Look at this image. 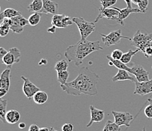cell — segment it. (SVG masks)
<instances>
[{
  "instance_id": "ba28073f",
  "label": "cell",
  "mask_w": 152,
  "mask_h": 131,
  "mask_svg": "<svg viewBox=\"0 0 152 131\" xmlns=\"http://www.w3.org/2000/svg\"><path fill=\"white\" fill-rule=\"evenodd\" d=\"M119 8L117 7H110L107 9H99V13L96 19L95 20V23H97L99 20L103 18H107L108 20H117L119 16Z\"/></svg>"
},
{
  "instance_id": "1f68e13d",
  "label": "cell",
  "mask_w": 152,
  "mask_h": 131,
  "mask_svg": "<svg viewBox=\"0 0 152 131\" xmlns=\"http://www.w3.org/2000/svg\"><path fill=\"white\" fill-rule=\"evenodd\" d=\"M123 55H124V52H122L120 49H114L113 52H111V58L116 60H121V58H122Z\"/></svg>"
},
{
  "instance_id": "8d00e7d4",
  "label": "cell",
  "mask_w": 152,
  "mask_h": 131,
  "mask_svg": "<svg viewBox=\"0 0 152 131\" xmlns=\"http://www.w3.org/2000/svg\"><path fill=\"white\" fill-rule=\"evenodd\" d=\"M8 52H9V51L5 50L3 47L0 48V57H1V61H2V59L4 58V56H5V55L8 53Z\"/></svg>"
},
{
  "instance_id": "f35d334b",
  "label": "cell",
  "mask_w": 152,
  "mask_h": 131,
  "mask_svg": "<svg viewBox=\"0 0 152 131\" xmlns=\"http://www.w3.org/2000/svg\"><path fill=\"white\" fill-rule=\"evenodd\" d=\"M56 28H57V27H55V26L52 25V27L47 29V31H48L49 33H51V34H55V30H56Z\"/></svg>"
},
{
  "instance_id": "e0dca14e",
  "label": "cell",
  "mask_w": 152,
  "mask_h": 131,
  "mask_svg": "<svg viewBox=\"0 0 152 131\" xmlns=\"http://www.w3.org/2000/svg\"><path fill=\"white\" fill-rule=\"evenodd\" d=\"M129 71H126V70H122V69H119L118 72L117 73L115 76L112 78V81L113 82H117V81H130L132 82H137L136 78H134L133 77L130 76L129 74Z\"/></svg>"
},
{
  "instance_id": "cb8c5ba5",
  "label": "cell",
  "mask_w": 152,
  "mask_h": 131,
  "mask_svg": "<svg viewBox=\"0 0 152 131\" xmlns=\"http://www.w3.org/2000/svg\"><path fill=\"white\" fill-rule=\"evenodd\" d=\"M139 51L140 50H139V49H137L135 51L131 50L130 49V50H129L127 52H126V53H124L121 61L126 64H129V63L131 61V60H132V58L134 56H135V55L137 54V52H139Z\"/></svg>"
},
{
  "instance_id": "ffe728a7",
  "label": "cell",
  "mask_w": 152,
  "mask_h": 131,
  "mask_svg": "<svg viewBox=\"0 0 152 131\" xmlns=\"http://www.w3.org/2000/svg\"><path fill=\"white\" fill-rule=\"evenodd\" d=\"M20 15H21V13L18 11L12 9V8H8V9H5L2 12H1L0 19L2 20L4 18H13Z\"/></svg>"
},
{
  "instance_id": "f6af8a7d",
  "label": "cell",
  "mask_w": 152,
  "mask_h": 131,
  "mask_svg": "<svg viewBox=\"0 0 152 131\" xmlns=\"http://www.w3.org/2000/svg\"><path fill=\"white\" fill-rule=\"evenodd\" d=\"M148 102L150 104H152V99H148Z\"/></svg>"
},
{
  "instance_id": "e575fe53",
  "label": "cell",
  "mask_w": 152,
  "mask_h": 131,
  "mask_svg": "<svg viewBox=\"0 0 152 131\" xmlns=\"http://www.w3.org/2000/svg\"><path fill=\"white\" fill-rule=\"evenodd\" d=\"M143 54L145 55V56L146 58H149L151 57V56H152V46L147 48V49L145 50Z\"/></svg>"
},
{
  "instance_id": "836d02e7",
  "label": "cell",
  "mask_w": 152,
  "mask_h": 131,
  "mask_svg": "<svg viewBox=\"0 0 152 131\" xmlns=\"http://www.w3.org/2000/svg\"><path fill=\"white\" fill-rule=\"evenodd\" d=\"M62 131H74V125L70 123H67L62 126L61 127Z\"/></svg>"
},
{
  "instance_id": "5b68a950",
  "label": "cell",
  "mask_w": 152,
  "mask_h": 131,
  "mask_svg": "<svg viewBox=\"0 0 152 131\" xmlns=\"http://www.w3.org/2000/svg\"><path fill=\"white\" fill-rule=\"evenodd\" d=\"M101 36L102 37V41H103V42L106 46H111L113 45L120 43V42H121L122 39H127L129 40H132V39L129 38V37H124L122 35V31H121V29L112 31V32H110L107 35L101 34Z\"/></svg>"
},
{
  "instance_id": "9a60e30c",
  "label": "cell",
  "mask_w": 152,
  "mask_h": 131,
  "mask_svg": "<svg viewBox=\"0 0 152 131\" xmlns=\"http://www.w3.org/2000/svg\"><path fill=\"white\" fill-rule=\"evenodd\" d=\"M132 13H142V12L139 9L129 8L128 6L125 9H119V16L117 20V23L120 24L121 25L124 26V20L129 17V15Z\"/></svg>"
},
{
  "instance_id": "277c9868",
  "label": "cell",
  "mask_w": 152,
  "mask_h": 131,
  "mask_svg": "<svg viewBox=\"0 0 152 131\" xmlns=\"http://www.w3.org/2000/svg\"><path fill=\"white\" fill-rule=\"evenodd\" d=\"M73 21L77 24L81 36V40H86L92 33L95 30V22L86 20L83 18H73Z\"/></svg>"
},
{
  "instance_id": "8fae6325",
  "label": "cell",
  "mask_w": 152,
  "mask_h": 131,
  "mask_svg": "<svg viewBox=\"0 0 152 131\" xmlns=\"http://www.w3.org/2000/svg\"><path fill=\"white\" fill-rule=\"evenodd\" d=\"M11 20H12L10 26L11 30H12L15 34H20L23 32V27L29 24V20L23 17L22 15L11 18Z\"/></svg>"
},
{
  "instance_id": "2e32d148",
  "label": "cell",
  "mask_w": 152,
  "mask_h": 131,
  "mask_svg": "<svg viewBox=\"0 0 152 131\" xmlns=\"http://www.w3.org/2000/svg\"><path fill=\"white\" fill-rule=\"evenodd\" d=\"M43 1V7H42L41 13L52 14L56 15L58 12V4L52 0H42Z\"/></svg>"
},
{
  "instance_id": "ac0fdd59",
  "label": "cell",
  "mask_w": 152,
  "mask_h": 131,
  "mask_svg": "<svg viewBox=\"0 0 152 131\" xmlns=\"http://www.w3.org/2000/svg\"><path fill=\"white\" fill-rule=\"evenodd\" d=\"M10 79H11V69L8 67L1 74L0 78V88L9 90L10 88Z\"/></svg>"
},
{
  "instance_id": "5bb4252c",
  "label": "cell",
  "mask_w": 152,
  "mask_h": 131,
  "mask_svg": "<svg viewBox=\"0 0 152 131\" xmlns=\"http://www.w3.org/2000/svg\"><path fill=\"white\" fill-rule=\"evenodd\" d=\"M90 108V113H91V119L89 124L86 125V127H89L91 125L93 124L94 122L99 123L102 121L104 118V111L102 110L99 109L97 108H95V106L90 105L89 106Z\"/></svg>"
},
{
  "instance_id": "4dcf8cb0",
  "label": "cell",
  "mask_w": 152,
  "mask_h": 131,
  "mask_svg": "<svg viewBox=\"0 0 152 131\" xmlns=\"http://www.w3.org/2000/svg\"><path fill=\"white\" fill-rule=\"evenodd\" d=\"M149 0H139L138 1V6L139 9L142 12V13H145L148 10V6Z\"/></svg>"
},
{
  "instance_id": "3957f363",
  "label": "cell",
  "mask_w": 152,
  "mask_h": 131,
  "mask_svg": "<svg viewBox=\"0 0 152 131\" xmlns=\"http://www.w3.org/2000/svg\"><path fill=\"white\" fill-rule=\"evenodd\" d=\"M132 45L144 53L147 48L152 46V34H142L138 30L132 39Z\"/></svg>"
},
{
  "instance_id": "d4e9b609",
  "label": "cell",
  "mask_w": 152,
  "mask_h": 131,
  "mask_svg": "<svg viewBox=\"0 0 152 131\" xmlns=\"http://www.w3.org/2000/svg\"><path fill=\"white\" fill-rule=\"evenodd\" d=\"M7 103H8V101L6 99L0 100V119L2 120L3 123H7L6 119H5V115L7 113Z\"/></svg>"
},
{
  "instance_id": "ee69618b",
  "label": "cell",
  "mask_w": 152,
  "mask_h": 131,
  "mask_svg": "<svg viewBox=\"0 0 152 131\" xmlns=\"http://www.w3.org/2000/svg\"><path fill=\"white\" fill-rule=\"evenodd\" d=\"M138 1H139V0H132V2L133 4H136V5H137Z\"/></svg>"
},
{
  "instance_id": "44dd1931",
  "label": "cell",
  "mask_w": 152,
  "mask_h": 131,
  "mask_svg": "<svg viewBox=\"0 0 152 131\" xmlns=\"http://www.w3.org/2000/svg\"><path fill=\"white\" fill-rule=\"evenodd\" d=\"M33 99H34V102L37 103V104L42 105L45 104V103L48 101L49 96H48V94H47L45 92H44V91L39 90L34 95Z\"/></svg>"
},
{
  "instance_id": "52a82bcc",
  "label": "cell",
  "mask_w": 152,
  "mask_h": 131,
  "mask_svg": "<svg viewBox=\"0 0 152 131\" xmlns=\"http://www.w3.org/2000/svg\"><path fill=\"white\" fill-rule=\"evenodd\" d=\"M114 115V122L120 127L126 126V127H130V124L134 119L132 114L129 112H118V111H111Z\"/></svg>"
},
{
  "instance_id": "7a4b0ae2",
  "label": "cell",
  "mask_w": 152,
  "mask_h": 131,
  "mask_svg": "<svg viewBox=\"0 0 152 131\" xmlns=\"http://www.w3.org/2000/svg\"><path fill=\"white\" fill-rule=\"evenodd\" d=\"M103 48L100 45L99 41L81 40L79 41L75 45H70L64 52V56L67 61L73 62L76 66H80L83 62L86 57L91 53L96 51L102 50Z\"/></svg>"
},
{
  "instance_id": "4316f807",
  "label": "cell",
  "mask_w": 152,
  "mask_h": 131,
  "mask_svg": "<svg viewBox=\"0 0 152 131\" xmlns=\"http://www.w3.org/2000/svg\"><path fill=\"white\" fill-rule=\"evenodd\" d=\"M41 20V15L39 12H34L29 17V24L30 26H37Z\"/></svg>"
},
{
  "instance_id": "d6986e66",
  "label": "cell",
  "mask_w": 152,
  "mask_h": 131,
  "mask_svg": "<svg viewBox=\"0 0 152 131\" xmlns=\"http://www.w3.org/2000/svg\"><path fill=\"white\" fill-rule=\"evenodd\" d=\"M5 119H6L7 123H9L10 124H15L20 121V114L17 110L12 109L10 111H7Z\"/></svg>"
},
{
  "instance_id": "7dc6e473",
  "label": "cell",
  "mask_w": 152,
  "mask_h": 131,
  "mask_svg": "<svg viewBox=\"0 0 152 131\" xmlns=\"http://www.w3.org/2000/svg\"><path fill=\"white\" fill-rule=\"evenodd\" d=\"M7 1H9V2H11V1H12V0H7Z\"/></svg>"
},
{
  "instance_id": "60d3db41",
  "label": "cell",
  "mask_w": 152,
  "mask_h": 131,
  "mask_svg": "<svg viewBox=\"0 0 152 131\" xmlns=\"http://www.w3.org/2000/svg\"><path fill=\"white\" fill-rule=\"evenodd\" d=\"M25 127H26L25 123L21 122V123H20V124H19V128H20V129H24Z\"/></svg>"
},
{
  "instance_id": "74e56055",
  "label": "cell",
  "mask_w": 152,
  "mask_h": 131,
  "mask_svg": "<svg viewBox=\"0 0 152 131\" xmlns=\"http://www.w3.org/2000/svg\"><path fill=\"white\" fill-rule=\"evenodd\" d=\"M7 92H8V90H7V89L0 88V97H4V96L7 94Z\"/></svg>"
},
{
  "instance_id": "484cf974",
  "label": "cell",
  "mask_w": 152,
  "mask_h": 131,
  "mask_svg": "<svg viewBox=\"0 0 152 131\" xmlns=\"http://www.w3.org/2000/svg\"><path fill=\"white\" fill-rule=\"evenodd\" d=\"M102 131H121V127L117 125L115 122L107 121Z\"/></svg>"
},
{
  "instance_id": "f546056e",
  "label": "cell",
  "mask_w": 152,
  "mask_h": 131,
  "mask_svg": "<svg viewBox=\"0 0 152 131\" xmlns=\"http://www.w3.org/2000/svg\"><path fill=\"white\" fill-rule=\"evenodd\" d=\"M102 5V9H107L113 7V5L117 3V0H99Z\"/></svg>"
},
{
  "instance_id": "7bdbcfd3",
  "label": "cell",
  "mask_w": 152,
  "mask_h": 131,
  "mask_svg": "<svg viewBox=\"0 0 152 131\" xmlns=\"http://www.w3.org/2000/svg\"><path fill=\"white\" fill-rule=\"evenodd\" d=\"M49 131H58L57 130H55L54 127H49Z\"/></svg>"
},
{
  "instance_id": "6da1fadb",
  "label": "cell",
  "mask_w": 152,
  "mask_h": 131,
  "mask_svg": "<svg viewBox=\"0 0 152 131\" xmlns=\"http://www.w3.org/2000/svg\"><path fill=\"white\" fill-rule=\"evenodd\" d=\"M99 76L89 70L88 67H81L78 75L73 81L61 85L62 90L68 95L79 96L82 94L95 96L97 95V83Z\"/></svg>"
},
{
  "instance_id": "b9f144b4",
  "label": "cell",
  "mask_w": 152,
  "mask_h": 131,
  "mask_svg": "<svg viewBox=\"0 0 152 131\" xmlns=\"http://www.w3.org/2000/svg\"><path fill=\"white\" fill-rule=\"evenodd\" d=\"M39 131H49V128L48 127H41Z\"/></svg>"
},
{
  "instance_id": "8992f818",
  "label": "cell",
  "mask_w": 152,
  "mask_h": 131,
  "mask_svg": "<svg viewBox=\"0 0 152 131\" xmlns=\"http://www.w3.org/2000/svg\"><path fill=\"white\" fill-rule=\"evenodd\" d=\"M20 56H21V53H20V51L18 48H12V49H9L8 53L4 56L1 63L5 64L7 67L11 68L14 64L20 62Z\"/></svg>"
},
{
  "instance_id": "ab89813d",
  "label": "cell",
  "mask_w": 152,
  "mask_h": 131,
  "mask_svg": "<svg viewBox=\"0 0 152 131\" xmlns=\"http://www.w3.org/2000/svg\"><path fill=\"white\" fill-rule=\"evenodd\" d=\"M125 1V2L126 3L127 6L129 7V8H132V0H124Z\"/></svg>"
},
{
  "instance_id": "d590c367",
  "label": "cell",
  "mask_w": 152,
  "mask_h": 131,
  "mask_svg": "<svg viewBox=\"0 0 152 131\" xmlns=\"http://www.w3.org/2000/svg\"><path fill=\"white\" fill-rule=\"evenodd\" d=\"M40 128L37 124H31L29 127V131H39Z\"/></svg>"
},
{
  "instance_id": "603a6c76",
  "label": "cell",
  "mask_w": 152,
  "mask_h": 131,
  "mask_svg": "<svg viewBox=\"0 0 152 131\" xmlns=\"http://www.w3.org/2000/svg\"><path fill=\"white\" fill-rule=\"evenodd\" d=\"M107 59H108L109 61H111L113 64H114V67H117L118 69H122V70H126V71H129L130 73L131 71V68L129 66H127V64H124V62H122L121 60H116V59H112L111 56H107Z\"/></svg>"
},
{
  "instance_id": "d6a6232c",
  "label": "cell",
  "mask_w": 152,
  "mask_h": 131,
  "mask_svg": "<svg viewBox=\"0 0 152 131\" xmlns=\"http://www.w3.org/2000/svg\"><path fill=\"white\" fill-rule=\"evenodd\" d=\"M145 114L148 118H152V104L149 103L145 108Z\"/></svg>"
},
{
  "instance_id": "9c48e42d",
  "label": "cell",
  "mask_w": 152,
  "mask_h": 131,
  "mask_svg": "<svg viewBox=\"0 0 152 131\" xmlns=\"http://www.w3.org/2000/svg\"><path fill=\"white\" fill-rule=\"evenodd\" d=\"M129 67L131 68L130 73L135 76L138 82H146L149 81V73L142 65L133 63Z\"/></svg>"
},
{
  "instance_id": "83f0119b",
  "label": "cell",
  "mask_w": 152,
  "mask_h": 131,
  "mask_svg": "<svg viewBox=\"0 0 152 131\" xmlns=\"http://www.w3.org/2000/svg\"><path fill=\"white\" fill-rule=\"evenodd\" d=\"M67 67H68V63L67 62V61L65 60H60L58 61L55 65V70L57 72H60V71H67Z\"/></svg>"
},
{
  "instance_id": "30bf717a",
  "label": "cell",
  "mask_w": 152,
  "mask_h": 131,
  "mask_svg": "<svg viewBox=\"0 0 152 131\" xmlns=\"http://www.w3.org/2000/svg\"><path fill=\"white\" fill-rule=\"evenodd\" d=\"M74 21L70 17L65 15H54L52 19V24L57 28H66L73 24Z\"/></svg>"
},
{
  "instance_id": "f1b7e54d",
  "label": "cell",
  "mask_w": 152,
  "mask_h": 131,
  "mask_svg": "<svg viewBox=\"0 0 152 131\" xmlns=\"http://www.w3.org/2000/svg\"><path fill=\"white\" fill-rule=\"evenodd\" d=\"M69 72L67 71H64L58 72V81L61 83V85L67 83V81L69 78Z\"/></svg>"
},
{
  "instance_id": "7402d4cb",
  "label": "cell",
  "mask_w": 152,
  "mask_h": 131,
  "mask_svg": "<svg viewBox=\"0 0 152 131\" xmlns=\"http://www.w3.org/2000/svg\"><path fill=\"white\" fill-rule=\"evenodd\" d=\"M43 7V1L42 0H34L32 3L27 7V10L30 12H39L41 13Z\"/></svg>"
},
{
  "instance_id": "7c38bea8",
  "label": "cell",
  "mask_w": 152,
  "mask_h": 131,
  "mask_svg": "<svg viewBox=\"0 0 152 131\" xmlns=\"http://www.w3.org/2000/svg\"><path fill=\"white\" fill-rule=\"evenodd\" d=\"M21 79L23 81V94L25 95L26 97L28 99H31L34 98V95L40 89L34 83L31 82L29 79L25 78L24 76H21Z\"/></svg>"
},
{
  "instance_id": "bcb514c9",
  "label": "cell",
  "mask_w": 152,
  "mask_h": 131,
  "mask_svg": "<svg viewBox=\"0 0 152 131\" xmlns=\"http://www.w3.org/2000/svg\"><path fill=\"white\" fill-rule=\"evenodd\" d=\"M142 131H146L145 127H144V128H143V130H142Z\"/></svg>"
},
{
  "instance_id": "4fadbf2b",
  "label": "cell",
  "mask_w": 152,
  "mask_h": 131,
  "mask_svg": "<svg viewBox=\"0 0 152 131\" xmlns=\"http://www.w3.org/2000/svg\"><path fill=\"white\" fill-rule=\"evenodd\" d=\"M135 89L134 94L145 96L152 92V79L146 82H135Z\"/></svg>"
}]
</instances>
